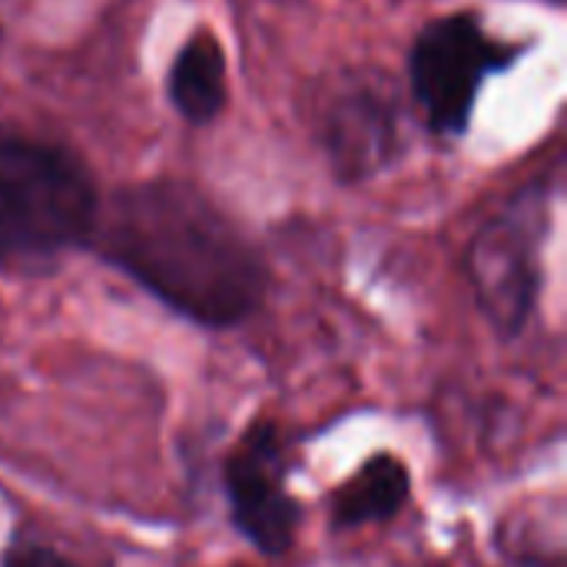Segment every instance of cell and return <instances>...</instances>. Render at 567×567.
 <instances>
[{
    "label": "cell",
    "instance_id": "7a4b0ae2",
    "mask_svg": "<svg viewBox=\"0 0 567 567\" xmlns=\"http://www.w3.org/2000/svg\"><path fill=\"white\" fill-rule=\"evenodd\" d=\"M100 186L93 169L63 143L0 130V269L47 272L86 249Z\"/></svg>",
    "mask_w": 567,
    "mask_h": 567
},
{
    "label": "cell",
    "instance_id": "8992f818",
    "mask_svg": "<svg viewBox=\"0 0 567 567\" xmlns=\"http://www.w3.org/2000/svg\"><path fill=\"white\" fill-rule=\"evenodd\" d=\"M223 495L233 528L266 558L292 551L302 505L289 488L286 439L272 419L246 425L223 462Z\"/></svg>",
    "mask_w": 567,
    "mask_h": 567
},
{
    "label": "cell",
    "instance_id": "3957f363",
    "mask_svg": "<svg viewBox=\"0 0 567 567\" xmlns=\"http://www.w3.org/2000/svg\"><path fill=\"white\" fill-rule=\"evenodd\" d=\"M551 213L555 179L535 176L475 229L462 256L475 302L502 339H518L535 319Z\"/></svg>",
    "mask_w": 567,
    "mask_h": 567
},
{
    "label": "cell",
    "instance_id": "277c9868",
    "mask_svg": "<svg viewBox=\"0 0 567 567\" xmlns=\"http://www.w3.org/2000/svg\"><path fill=\"white\" fill-rule=\"evenodd\" d=\"M532 43L495 37L478 10H452L429 20L405 56L409 100L439 140L472 130L478 96L495 73L512 70Z\"/></svg>",
    "mask_w": 567,
    "mask_h": 567
},
{
    "label": "cell",
    "instance_id": "9c48e42d",
    "mask_svg": "<svg viewBox=\"0 0 567 567\" xmlns=\"http://www.w3.org/2000/svg\"><path fill=\"white\" fill-rule=\"evenodd\" d=\"M0 567H80L76 561H70L66 555H60L56 548L43 545V542H10L3 551Z\"/></svg>",
    "mask_w": 567,
    "mask_h": 567
},
{
    "label": "cell",
    "instance_id": "52a82bcc",
    "mask_svg": "<svg viewBox=\"0 0 567 567\" xmlns=\"http://www.w3.org/2000/svg\"><path fill=\"white\" fill-rule=\"evenodd\" d=\"M166 100L189 126H209L229 100L226 50L209 27H196L166 70Z\"/></svg>",
    "mask_w": 567,
    "mask_h": 567
},
{
    "label": "cell",
    "instance_id": "ba28073f",
    "mask_svg": "<svg viewBox=\"0 0 567 567\" xmlns=\"http://www.w3.org/2000/svg\"><path fill=\"white\" fill-rule=\"evenodd\" d=\"M412 498V472L392 452L369 455L332 495L329 522L339 532H355L369 525L392 522Z\"/></svg>",
    "mask_w": 567,
    "mask_h": 567
},
{
    "label": "cell",
    "instance_id": "6da1fadb",
    "mask_svg": "<svg viewBox=\"0 0 567 567\" xmlns=\"http://www.w3.org/2000/svg\"><path fill=\"white\" fill-rule=\"evenodd\" d=\"M179 319L226 332L252 319L269 266L249 233L186 179H140L100 199L90 246Z\"/></svg>",
    "mask_w": 567,
    "mask_h": 567
},
{
    "label": "cell",
    "instance_id": "5b68a950",
    "mask_svg": "<svg viewBox=\"0 0 567 567\" xmlns=\"http://www.w3.org/2000/svg\"><path fill=\"white\" fill-rule=\"evenodd\" d=\"M316 140L339 183H369L389 173L412 146L409 96L392 73L349 66L326 83L316 106Z\"/></svg>",
    "mask_w": 567,
    "mask_h": 567
}]
</instances>
